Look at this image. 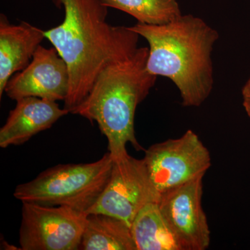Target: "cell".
Masks as SVG:
<instances>
[{"label":"cell","mask_w":250,"mask_h":250,"mask_svg":"<svg viewBox=\"0 0 250 250\" xmlns=\"http://www.w3.org/2000/svg\"><path fill=\"white\" fill-rule=\"evenodd\" d=\"M80 250H137L129 224L103 213L88 215Z\"/></svg>","instance_id":"12"},{"label":"cell","mask_w":250,"mask_h":250,"mask_svg":"<svg viewBox=\"0 0 250 250\" xmlns=\"http://www.w3.org/2000/svg\"><path fill=\"white\" fill-rule=\"evenodd\" d=\"M51 1L63 9L64 19L45 35L68 67L70 88L64 108L71 113L105 67L136 53L140 36L130 27L108 24V7L103 0Z\"/></svg>","instance_id":"1"},{"label":"cell","mask_w":250,"mask_h":250,"mask_svg":"<svg viewBox=\"0 0 250 250\" xmlns=\"http://www.w3.org/2000/svg\"><path fill=\"white\" fill-rule=\"evenodd\" d=\"M131 30L149 44L148 71L177 86L185 107H199L214 85L212 52L220 35L202 18L181 15L163 24L137 22Z\"/></svg>","instance_id":"2"},{"label":"cell","mask_w":250,"mask_h":250,"mask_svg":"<svg viewBox=\"0 0 250 250\" xmlns=\"http://www.w3.org/2000/svg\"><path fill=\"white\" fill-rule=\"evenodd\" d=\"M160 196L149 179L143 159L127 154L113 159L108 183L87 213L111 215L131 227L140 210L151 202H159Z\"/></svg>","instance_id":"7"},{"label":"cell","mask_w":250,"mask_h":250,"mask_svg":"<svg viewBox=\"0 0 250 250\" xmlns=\"http://www.w3.org/2000/svg\"><path fill=\"white\" fill-rule=\"evenodd\" d=\"M203 178L164 192L158 202L182 250H205L210 246L209 225L202 205Z\"/></svg>","instance_id":"8"},{"label":"cell","mask_w":250,"mask_h":250,"mask_svg":"<svg viewBox=\"0 0 250 250\" xmlns=\"http://www.w3.org/2000/svg\"><path fill=\"white\" fill-rule=\"evenodd\" d=\"M45 39V31L26 22L11 24L4 14L0 15L1 98L10 78L29 65Z\"/></svg>","instance_id":"11"},{"label":"cell","mask_w":250,"mask_h":250,"mask_svg":"<svg viewBox=\"0 0 250 250\" xmlns=\"http://www.w3.org/2000/svg\"><path fill=\"white\" fill-rule=\"evenodd\" d=\"M143 159L149 179L160 195L205 177L211 166L209 151L190 129L177 139L150 146Z\"/></svg>","instance_id":"5"},{"label":"cell","mask_w":250,"mask_h":250,"mask_svg":"<svg viewBox=\"0 0 250 250\" xmlns=\"http://www.w3.org/2000/svg\"><path fill=\"white\" fill-rule=\"evenodd\" d=\"M148 47H139L130 58L105 67L85 100L70 113L98 123L113 159L128 154L127 143L136 150L144 149L135 135L134 118L157 78L148 71Z\"/></svg>","instance_id":"3"},{"label":"cell","mask_w":250,"mask_h":250,"mask_svg":"<svg viewBox=\"0 0 250 250\" xmlns=\"http://www.w3.org/2000/svg\"><path fill=\"white\" fill-rule=\"evenodd\" d=\"M70 88V72L65 61L55 48L38 47L25 68L10 78L4 92L11 100L36 97L65 101Z\"/></svg>","instance_id":"9"},{"label":"cell","mask_w":250,"mask_h":250,"mask_svg":"<svg viewBox=\"0 0 250 250\" xmlns=\"http://www.w3.org/2000/svg\"><path fill=\"white\" fill-rule=\"evenodd\" d=\"M241 95L243 108L250 118V76L242 88Z\"/></svg>","instance_id":"15"},{"label":"cell","mask_w":250,"mask_h":250,"mask_svg":"<svg viewBox=\"0 0 250 250\" xmlns=\"http://www.w3.org/2000/svg\"><path fill=\"white\" fill-rule=\"evenodd\" d=\"M113 165L108 152L95 162L56 166L18 185L14 195L22 203L67 207L87 213L107 184Z\"/></svg>","instance_id":"4"},{"label":"cell","mask_w":250,"mask_h":250,"mask_svg":"<svg viewBox=\"0 0 250 250\" xmlns=\"http://www.w3.org/2000/svg\"><path fill=\"white\" fill-rule=\"evenodd\" d=\"M131 231L137 250H182L158 202L140 210L131 223Z\"/></svg>","instance_id":"13"},{"label":"cell","mask_w":250,"mask_h":250,"mask_svg":"<svg viewBox=\"0 0 250 250\" xmlns=\"http://www.w3.org/2000/svg\"><path fill=\"white\" fill-rule=\"evenodd\" d=\"M108 8L123 11L147 24H163L182 15L177 0H103Z\"/></svg>","instance_id":"14"},{"label":"cell","mask_w":250,"mask_h":250,"mask_svg":"<svg viewBox=\"0 0 250 250\" xmlns=\"http://www.w3.org/2000/svg\"><path fill=\"white\" fill-rule=\"evenodd\" d=\"M88 213L67 207L22 203L19 242L23 250H77Z\"/></svg>","instance_id":"6"},{"label":"cell","mask_w":250,"mask_h":250,"mask_svg":"<svg viewBox=\"0 0 250 250\" xmlns=\"http://www.w3.org/2000/svg\"><path fill=\"white\" fill-rule=\"evenodd\" d=\"M10 111L6 123L0 129V147L20 146L31 138L53 126L70 112L61 108L57 102L36 97L18 100Z\"/></svg>","instance_id":"10"}]
</instances>
